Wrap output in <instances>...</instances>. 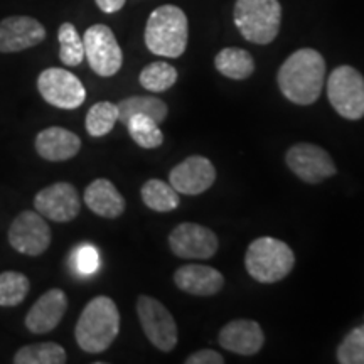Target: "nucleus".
<instances>
[{"instance_id": "f257e3e1", "label": "nucleus", "mask_w": 364, "mask_h": 364, "mask_svg": "<svg viewBox=\"0 0 364 364\" xmlns=\"http://www.w3.org/2000/svg\"><path fill=\"white\" fill-rule=\"evenodd\" d=\"M279 88L295 105H312L321 97L326 81V61L316 49L304 48L290 54L280 66Z\"/></svg>"}, {"instance_id": "f03ea898", "label": "nucleus", "mask_w": 364, "mask_h": 364, "mask_svg": "<svg viewBox=\"0 0 364 364\" xmlns=\"http://www.w3.org/2000/svg\"><path fill=\"white\" fill-rule=\"evenodd\" d=\"M120 331V312L110 297L91 299L76 322L75 338L85 353L107 351Z\"/></svg>"}, {"instance_id": "7ed1b4c3", "label": "nucleus", "mask_w": 364, "mask_h": 364, "mask_svg": "<svg viewBox=\"0 0 364 364\" xmlns=\"http://www.w3.org/2000/svg\"><path fill=\"white\" fill-rule=\"evenodd\" d=\"M188 17L177 6H161L149 16L145 26V46L162 58H179L188 48Z\"/></svg>"}, {"instance_id": "20e7f679", "label": "nucleus", "mask_w": 364, "mask_h": 364, "mask_svg": "<svg viewBox=\"0 0 364 364\" xmlns=\"http://www.w3.org/2000/svg\"><path fill=\"white\" fill-rule=\"evenodd\" d=\"M295 265V255L285 241L263 236L255 240L245 255V267L250 277L260 284L284 280Z\"/></svg>"}, {"instance_id": "39448f33", "label": "nucleus", "mask_w": 364, "mask_h": 364, "mask_svg": "<svg viewBox=\"0 0 364 364\" xmlns=\"http://www.w3.org/2000/svg\"><path fill=\"white\" fill-rule=\"evenodd\" d=\"M235 24L253 44H270L279 36L282 6L279 0H236Z\"/></svg>"}, {"instance_id": "423d86ee", "label": "nucleus", "mask_w": 364, "mask_h": 364, "mask_svg": "<svg viewBox=\"0 0 364 364\" xmlns=\"http://www.w3.org/2000/svg\"><path fill=\"white\" fill-rule=\"evenodd\" d=\"M327 98L346 120L364 117V76L353 66H339L327 80Z\"/></svg>"}, {"instance_id": "0eeeda50", "label": "nucleus", "mask_w": 364, "mask_h": 364, "mask_svg": "<svg viewBox=\"0 0 364 364\" xmlns=\"http://www.w3.org/2000/svg\"><path fill=\"white\" fill-rule=\"evenodd\" d=\"M136 314L150 343L156 346L159 351L171 353L179 339V331L167 307L157 299L140 295L136 299Z\"/></svg>"}, {"instance_id": "6e6552de", "label": "nucleus", "mask_w": 364, "mask_h": 364, "mask_svg": "<svg viewBox=\"0 0 364 364\" xmlns=\"http://www.w3.org/2000/svg\"><path fill=\"white\" fill-rule=\"evenodd\" d=\"M83 46L90 68L98 76L108 78L120 71L124 65V53L110 27L105 24L91 26L85 33Z\"/></svg>"}, {"instance_id": "1a4fd4ad", "label": "nucleus", "mask_w": 364, "mask_h": 364, "mask_svg": "<svg viewBox=\"0 0 364 364\" xmlns=\"http://www.w3.org/2000/svg\"><path fill=\"white\" fill-rule=\"evenodd\" d=\"M38 90L44 102L61 110H76L86 100V90L78 76L63 68H48L41 73Z\"/></svg>"}, {"instance_id": "9d476101", "label": "nucleus", "mask_w": 364, "mask_h": 364, "mask_svg": "<svg viewBox=\"0 0 364 364\" xmlns=\"http://www.w3.org/2000/svg\"><path fill=\"white\" fill-rule=\"evenodd\" d=\"M9 245L27 257H39L51 245V228L38 211L26 209L9 228Z\"/></svg>"}, {"instance_id": "9b49d317", "label": "nucleus", "mask_w": 364, "mask_h": 364, "mask_svg": "<svg viewBox=\"0 0 364 364\" xmlns=\"http://www.w3.org/2000/svg\"><path fill=\"white\" fill-rule=\"evenodd\" d=\"M285 162L290 171L307 184H318V182L336 176L338 172L327 150L307 142L292 145L287 152Z\"/></svg>"}, {"instance_id": "f8f14e48", "label": "nucleus", "mask_w": 364, "mask_h": 364, "mask_svg": "<svg viewBox=\"0 0 364 364\" xmlns=\"http://www.w3.org/2000/svg\"><path fill=\"white\" fill-rule=\"evenodd\" d=\"M172 253L186 260H209L215 257L220 241L215 231L198 223H181L169 235Z\"/></svg>"}, {"instance_id": "ddd939ff", "label": "nucleus", "mask_w": 364, "mask_h": 364, "mask_svg": "<svg viewBox=\"0 0 364 364\" xmlns=\"http://www.w3.org/2000/svg\"><path fill=\"white\" fill-rule=\"evenodd\" d=\"M34 208L54 223H70L80 215L81 198L70 182H54L36 194Z\"/></svg>"}, {"instance_id": "4468645a", "label": "nucleus", "mask_w": 364, "mask_h": 364, "mask_svg": "<svg viewBox=\"0 0 364 364\" xmlns=\"http://www.w3.org/2000/svg\"><path fill=\"white\" fill-rule=\"evenodd\" d=\"M216 181V169L209 159L191 156L176 166L169 174V184L179 194L199 196L211 188Z\"/></svg>"}, {"instance_id": "2eb2a0df", "label": "nucleus", "mask_w": 364, "mask_h": 364, "mask_svg": "<svg viewBox=\"0 0 364 364\" xmlns=\"http://www.w3.org/2000/svg\"><path fill=\"white\" fill-rule=\"evenodd\" d=\"M46 39V29L29 16H11L0 21V53H21Z\"/></svg>"}, {"instance_id": "dca6fc26", "label": "nucleus", "mask_w": 364, "mask_h": 364, "mask_svg": "<svg viewBox=\"0 0 364 364\" xmlns=\"http://www.w3.org/2000/svg\"><path fill=\"white\" fill-rule=\"evenodd\" d=\"M68 311V295L61 289H49L27 312L24 324L33 334H46L59 326Z\"/></svg>"}, {"instance_id": "f3484780", "label": "nucleus", "mask_w": 364, "mask_h": 364, "mask_svg": "<svg viewBox=\"0 0 364 364\" xmlns=\"http://www.w3.org/2000/svg\"><path fill=\"white\" fill-rule=\"evenodd\" d=\"M218 339H220L221 348L240 356H253L260 351L265 343L260 324L250 318H236V321L228 322L220 331Z\"/></svg>"}, {"instance_id": "a211bd4d", "label": "nucleus", "mask_w": 364, "mask_h": 364, "mask_svg": "<svg viewBox=\"0 0 364 364\" xmlns=\"http://www.w3.org/2000/svg\"><path fill=\"white\" fill-rule=\"evenodd\" d=\"M36 152L44 161L63 162L70 161L80 152L81 139L63 127H49L36 136Z\"/></svg>"}, {"instance_id": "6ab92c4d", "label": "nucleus", "mask_w": 364, "mask_h": 364, "mask_svg": "<svg viewBox=\"0 0 364 364\" xmlns=\"http://www.w3.org/2000/svg\"><path fill=\"white\" fill-rule=\"evenodd\" d=\"M174 282L182 292L209 297L223 289L225 277L216 268L208 265H184L176 270Z\"/></svg>"}, {"instance_id": "aec40b11", "label": "nucleus", "mask_w": 364, "mask_h": 364, "mask_svg": "<svg viewBox=\"0 0 364 364\" xmlns=\"http://www.w3.org/2000/svg\"><path fill=\"white\" fill-rule=\"evenodd\" d=\"M83 199L95 215L107 220H115L125 211L124 196L118 193L115 184L108 179H95L90 182L88 188L85 189Z\"/></svg>"}, {"instance_id": "412c9836", "label": "nucleus", "mask_w": 364, "mask_h": 364, "mask_svg": "<svg viewBox=\"0 0 364 364\" xmlns=\"http://www.w3.org/2000/svg\"><path fill=\"white\" fill-rule=\"evenodd\" d=\"M117 107L118 120L124 125L134 115L150 117L152 120H156L157 124L161 125L167 118V113H169V108H167L166 102H162L161 98L156 97H130L122 100L120 103H117Z\"/></svg>"}, {"instance_id": "4be33fe9", "label": "nucleus", "mask_w": 364, "mask_h": 364, "mask_svg": "<svg viewBox=\"0 0 364 364\" xmlns=\"http://www.w3.org/2000/svg\"><path fill=\"white\" fill-rule=\"evenodd\" d=\"M215 66L223 76L231 80H247L255 71L252 54L240 48H225L218 53Z\"/></svg>"}, {"instance_id": "5701e85b", "label": "nucleus", "mask_w": 364, "mask_h": 364, "mask_svg": "<svg viewBox=\"0 0 364 364\" xmlns=\"http://www.w3.org/2000/svg\"><path fill=\"white\" fill-rule=\"evenodd\" d=\"M145 206L157 213H171L179 208V193L172 188L169 182L161 179H149L140 191Z\"/></svg>"}, {"instance_id": "b1692460", "label": "nucleus", "mask_w": 364, "mask_h": 364, "mask_svg": "<svg viewBox=\"0 0 364 364\" xmlns=\"http://www.w3.org/2000/svg\"><path fill=\"white\" fill-rule=\"evenodd\" d=\"M68 354L58 343H36L21 348L14 354L16 364H65Z\"/></svg>"}, {"instance_id": "393cba45", "label": "nucleus", "mask_w": 364, "mask_h": 364, "mask_svg": "<svg viewBox=\"0 0 364 364\" xmlns=\"http://www.w3.org/2000/svg\"><path fill=\"white\" fill-rule=\"evenodd\" d=\"M132 140L142 149H157L164 142V134L159 124L145 115H134L125 124Z\"/></svg>"}, {"instance_id": "a878e982", "label": "nucleus", "mask_w": 364, "mask_h": 364, "mask_svg": "<svg viewBox=\"0 0 364 364\" xmlns=\"http://www.w3.org/2000/svg\"><path fill=\"white\" fill-rule=\"evenodd\" d=\"M59 59L66 66H80L85 59L83 39L71 22H65L59 26Z\"/></svg>"}, {"instance_id": "bb28decb", "label": "nucleus", "mask_w": 364, "mask_h": 364, "mask_svg": "<svg viewBox=\"0 0 364 364\" xmlns=\"http://www.w3.org/2000/svg\"><path fill=\"white\" fill-rule=\"evenodd\" d=\"M118 122V107L112 102H100L86 113V132L91 136H105L113 130Z\"/></svg>"}, {"instance_id": "cd10ccee", "label": "nucleus", "mask_w": 364, "mask_h": 364, "mask_svg": "<svg viewBox=\"0 0 364 364\" xmlns=\"http://www.w3.org/2000/svg\"><path fill=\"white\" fill-rule=\"evenodd\" d=\"M31 282L21 272L0 273V307H16L29 294Z\"/></svg>"}, {"instance_id": "c85d7f7f", "label": "nucleus", "mask_w": 364, "mask_h": 364, "mask_svg": "<svg viewBox=\"0 0 364 364\" xmlns=\"http://www.w3.org/2000/svg\"><path fill=\"white\" fill-rule=\"evenodd\" d=\"M142 88L161 93V91L169 90L171 86L176 85L177 81V70L169 63L156 61L145 66L139 76Z\"/></svg>"}, {"instance_id": "c756f323", "label": "nucleus", "mask_w": 364, "mask_h": 364, "mask_svg": "<svg viewBox=\"0 0 364 364\" xmlns=\"http://www.w3.org/2000/svg\"><path fill=\"white\" fill-rule=\"evenodd\" d=\"M338 361L341 364H364V326L353 329L339 344Z\"/></svg>"}, {"instance_id": "7c9ffc66", "label": "nucleus", "mask_w": 364, "mask_h": 364, "mask_svg": "<svg viewBox=\"0 0 364 364\" xmlns=\"http://www.w3.org/2000/svg\"><path fill=\"white\" fill-rule=\"evenodd\" d=\"M75 263L78 272L83 273V275H91V273L97 272L100 265V255L97 252V248L90 247V245L81 247L78 250V253H76Z\"/></svg>"}, {"instance_id": "2f4dec72", "label": "nucleus", "mask_w": 364, "mask_h": 364, "mask_svg": "<svg viewBox=\"0 0 364 364\" xmlns=\"http://www.w3.org/2000/svg\"><path fill=\"white\" fill-rule=\"evenodd\" d=\"M225 358L220 353L213 351V349H203L198 351L186 359V364H223Z\"/></svg>"}, {"instance_id": "473e14b6", "label": "nucleus", "mask_w": 364, "mask_h": 364, "mask_svg": "<svg viewBox=\"0 0 364 364\" xmlns=\"http://www.w3.org/2000/svg\"><path fill=\"white\" fill-rule=\"evenodd\" d=\"M95 2H97L100 11H103L105 14H113L120 11L125 6L127 0H95Z\"/></svg>"}]
</instances>
